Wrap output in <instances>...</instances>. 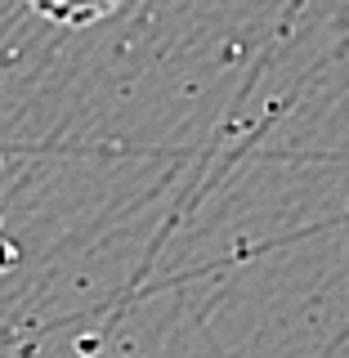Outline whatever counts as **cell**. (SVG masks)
Masks as SVG:
<instances>
[{"label": "cell", "mask_w": 349, "mask_h": 358, "mask_svg": "<svg viewBox=\"0 0 349 358\" xmlns=\"http://www.w3.org/2000/svg\"><path fill=\"white\" fill-rule=\"evenodd\" d=\"M126 0H27L31 14H41L45 22H59V27H90V22H104L108 14Z\"/></svg>", "instance_id": "1"}]
</instances>
